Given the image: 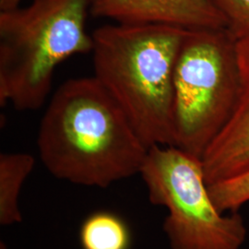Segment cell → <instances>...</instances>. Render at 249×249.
<instances>
[{
	"instance_id": "cell-1",
	"label": "cell",
	"mask_w": 249,
	"mask_h": 249,
	"mask_svg": "<svg viewBox=\"0 0 249 249\" xmlns=\"http://www.w3.org/2000/svg\"><path fill=\"white\" fill-rule=\"evenodd\" d=\"M37 147L54 178L107 187L140 174L148 148L122 108L93 77L67 80L53 93Z\"/></svg>"
},
{
	"instance_id": "cell-2",
	"label": "cell",
	"mask_w": 249,
	"mask_h": 249,
	"mask_svg": "<svg viewBox=\"0 0 249 249\" xmlns=\"http://www.w3.org/2000/svg\"><path fill=\"white\" fill-rule=\"evenodd\" d=\"M188 31L116 22L91 35L94 77L122 108L148 149L175 146L174 72Z\"/></svg>"
},
{
	"instance_id": "cell-3",
	"label": "cell",
	"mask_w": 249,
	"mask_h": 249,
	"mask_svg": "<svg viewBox=\"0 0 249 249\" xmlns=\"http://www.w3.org/2000/svg\"><path fill=\"white\" fill-rule=\"evenodd\" d=\"M90 0H33L0 10V105L37 110L48 97L56 68L92 49L86 31Z\"/></svg>"
},
{
	"instance_id": "cell-4",
	"label": "cell",
	"mask_w": 249,
	"mask_h": 249,
	"mask_svg": "<svg viewBox=\"0 0 249 249\" xmlns=\"http://www.w3.org/2000/svg\"><path fill=\"white\" fill-rule=\"evenodd\" d=\"M236 41L226 29L189 30L174 72L175 146L201 159L240 96Z\"/></svg>"
},
{
	"instance_id": "cell-5",
	"label": "cell",
	"mask_w": 249,
	"mask_h": 249,
	"mask_svg": "<svg viewBox=\"0 0 249 249\" xmlns=\"http://www.w3.org/2000/svg\"><path fill=\"white\" fill-rule=\"evenodd\" d=\"M151 204L164 207L163 231L171 249H240L248 229L238 213L214 204L201 159L176 146L148 149L140 171Z\"/></svg>"
},
{
	"instance_id": "cell-6",
	"label": "cell",
	"mask_w": 249,
	"mask_h": 249,
	"mask_svg": "<svg viewBox=\"0 0 249 249\" xmlns=\"http://www.w3.org/2000/svg\"><path fill=\"white\" fill-rule=\"evenodd\" d=\"M90 14L124 24L226 29L225 19L212 0H90Z\"/></svg>"
},
{
	"instance_id": "cell-7",
	"label": "cell",
	"mask_w": 249,
	"mask_h": 249,
	"mask_svg": "<svg viewBox=\"0 0 249 249\" xmlns=\"http://www.w3.org/2000/svg\"><path fill=\"white\" fill-rule=\"evenodd\" d=\"M35 164L36 159L29 153L0 154V224L2 226L21 222L19 194Z\"/></svg>"
},
{
	"instance_id": "cell-8",
	"label": "cell",
	"mask_w": 249,
	"mask_h": 249,
	"mask_svg": "<svg viewBox=\"0 0 249 249\" xmlns=\"http://www.w3.org/2000/svg\"><path fill=\"white\" fill-rule=\"evenodd\" d=\"M82 249H129L131 233L127 224L110 212L90 214L80 229Z\"/></svg>"
},
{
	"instance_id": "cell-9",
	"label": "cell",
	"mask_w": 249,
	"mask_h": 249,
	"mask_svg": "<svg viewBox=\"0 0 249 249\" xmlns=\"http://www.w3.org/2000/svg\"><path fill=\"white\" fill-rule=\"evenodd\" d=\"M208 187L214 204L221 213H238L249 202V169Z\"/></svg>"
},
{
	"instance_id": "cell-10",
	"label": "cell",
	"mask_w": 249,
	"mask_h": 249,
	"mask_svg": "<svg viewBox=\"0 0 249 249\" xmlns=\"http://www.w3.org/2000/svg\"><path fill=\"white\" fill-rule=\"evenodd\" d=\"M226 22V31L237 42L249 38V0H212Z\"/></svg>"
},
{
	"instance_id": "cell-11",
	"label": "cell",
	"mask_w": 249,
	"mask_h": 249,
	"mask_svg": "<svg viewBox=\"0 0 249 249\" xmlns=\"http://www.w3.org/2000/svg\"><path fill=\"white\" fill-rule=\"evenodd\" d=\"M22 0H0V10L14 9L20 6Z\"/></svg>"
},
{
	"instance_id": "cell-12",
	"label": "cell",
	"mask_w": 249,
	"mask_h": 249,
	"mask_svg": "<svg viewBox=\"0 0 249 249\" xmlns=\"http://www.w3.org/2000/svg\"><path fill=\"white\" fill-rule=\"evenodd\" d=\"M1 249H7L6 247H5V245H3V243H1Z\"/></svg>"
}]
</instances>
